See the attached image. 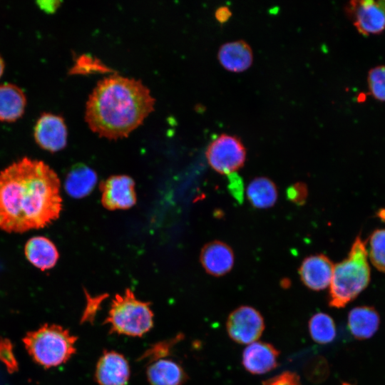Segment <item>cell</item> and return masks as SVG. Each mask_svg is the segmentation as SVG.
Segmentation results:
<instances>
[{
  "label": "cell",
  "instance_id": "6da1fadb",
  "mask_svg": "<svg viewBox=\"0 0 385 385\" xmlns=\"http://www.w3.org/2000/svg\"><path fill=\"white\" fill-rule=\"evenodd\" d=\"M61 182L42 160L28 157L0 171V229L21 233L45 227L62 210Z\"/></svg>",
  "mask_w": 385,
  "mask_h": 385
},
{
  "label": "cell",
  "instance_id": "7a4b0ae2",
  "mask_svg": "<svg viewBox=\"0 0 385 385\" xmlns=\"http://www.w3.org/2000/svg\"><path fill=\"white\" fill-rule=\"evenodd\" d=\"M155 99L141 82L117 74L97 83L86 105L85 119L101 137H127L154 110Z\"/></svg>",
  "mask_w": 385,
  "mask_h": 385
},
{
  "label": "cell",
  "instance_id": "3957f363",
  "mask_svg": "<svg viewBox=\"0 0 385 385\" xmlns=\"http://www.w3.org/2000/svg\"><path fill=\"white\" fill-rule=\"evenodd\" d=\"M366 242L356 237L346 258L334 265L329 284V305L343 308L354 299L370 281Z\"/></svg>",
  "mask_w": 385,
  "mask_h": 385
},
{
  "label": "cell",
  "instance_id": "277c9868",
  "mask_svg": "<svg viewBox=\"0 0 385 385\" xmlns=\"http://www.w3.org/2000/svg\"><path fill=\"white\" fill-rule=\"evenodd\" d=\"M77 339L62 326L45 324L27 332L23 342L32 359L48 369L65 364L72 357L76 351Z\"/></svg>",
  "mask_w": 385,
  "mask_h": 385
},
{
  "label": "cell",
  "instance_id": "5b68a950",
  "mask_svg": "<svg viewBox=\"0 0 385 385\" xmlns=\"http://www.w3.org/2000/svg\"><path fill=\"white\" fill-rule=\"evenodd\" d=\"M103 324L113 334L141 337L154 326V313L150 302L138 299L127 288L123 294H116L111 300Z\"/></svg>",
  "mask_w": 385,
  "mask_h": 385
},
{
  "label": "cell",
  "instance_id": "8992f818",
  "mask_svg": "<svg viewBox=\"0 0 385 385\" xmlns=\"http://www.w3.org/2000/svg\"><path fill=\"white\" fill-rule=\"evenodd\" d=\"M205 155L214 170L228 175L236 173L244 165L246 149L239 138L223 133L209 144Z\"/></svg>",
  "mask_w": 385,
  "mask_h": 385
},
{
  "label": "cell",
  "instance_id": "52a82bcc",
  "mask_svg": "<svg viewBox=\"0 0 385 385\" xmlns=\"http://www.w3.org/2000/svg\"><path fill=\"white\" fill-rule=\"evenodd\" d=\"M226 329L229 337L241 344L256 342L265 330V321L260 312L250 306H240L228 316Z\"/></svg>",
  "mask_w": 385,
  "mask_h": 385
},
{
  "label": "cell",
  "instance_id": "ba28073f",
  "mask_svg": "<svg viewBox=\"0 0 385 385\" xmlns=\"http://www.w3.org/2000/svg\"><path fill=\"white\" fill-rule=\"evenodd\" d=\"M346 11L360 34L376 35L385 30V1H351Z\"/></svg>",
  "mask_w": 385,
  "mask_h": 385
},
{
  "label": "cell",
  "instance_id": "9c48e42d",
  "mask_svg": "<svg viewBox=\"0 0 385 385\" xmlns=\"http://www.w3.org/2000/svg\"><path fill=\"white\" fill-rule=\"evenodd\" d=\"M101 203L109 210H126L136 203L135 182L125 175L108 178L100 185Z\"/></svg>",
  "mask_w": 385,
  "mask_h": 385
},
{
  "label": "cell",
  "instance_id": "30bf717a",
  "mask_svg": "<svg viewBox=\"0 0 385 385\" xmlns=\"http://www.w3.org/2000/svg\"><path fill=\"white\" fill-rule=\"evenodd\" d=\"M36 143L51 153L63 149L67 144V128L64 119L58 115L44 113L38 118L34 129Z\"/></svg>",
  "mask_w": 385,
  "mask_h": 385
},
{
  "label": "cell",
  "instance_id": "8fae6325",
  "mask_svg": "<svg viewBox=\"0 0 385 385\" xmlns=\"http://www.w3.org/2000/svg\"><path fill=\"white\" fill-rule=\"evenodd\" d=\"M131 374L126 357L115 350H104L98 358L94 379L98 385H128Z\"/></svg>",
  "mask_w": 385,
  "mask_h": 385
},
{
  "label": "cell",
  "instance_id": "7c38bea8",
  "mask_svg": "<svg viewBox=\"0 0 385 385\" xmlns=\"http://www.w3.org/2000/svg\"><path fill=\"white\" fill-rule=\"evenodd\" d=\"M334 265L326 255H313L303 260L299 268V274L307 287L320 291L329 287Z\"/></svg>",
  "mask_w": 385,
  "mask_h": 385
},
{
  "label": "cell",
  "instance_id": "4fadbf2b",
  "mask_svg": "<svg viewBox=\"0 0 385 385\" xmlns=\"http://www.w3.org/2000/svg\"><path fill=\"white\" fill-rule=\"evenodd\" d=\"M279 351L271 344L252 342L244 349L242 363L244 368L252 374H264L278 366Z\"/></svg>",
  "mask_w": 385,
  "mask_h": 385
},
{
  "label": "cell",
  "instance_id": "5bb4252c",
  "mask_svg": "<svg viewBox=\"0 0 385 385\" xmlns=\"http://www.w3.org/2000/svg\"><path fill=\"white\" fill-rule=\"evenodd\" d=\"M200 260L207 273L220 277L227 274L232 269L235 256L227 244L214 240L202 248Z\"/></svg>",
  "mask_w": 385,
  "mask_h": 385
},
{
  "label": "cell",
  "instance_id": "9a60e30c",
  "mask_svg": "<svg viewBox=\"0 0 385 385\" xmlns=\"http://www.w3.org/2000/svg\"><path fill=\"white\" fill-rule=\"evenodd\" d=\"M145 376L150 385H184L188 379L183 366L169 357L148 364Z\"/></svg>",
  "mask_w": 385,
  "mask_h": 385
},
{
  "label": "cell",
  "instance_id": "2e32d148",
  "mask_svg": "<svg viewBox=\"0 0 385 385\" xmlns=\"http://www.w3.org/2000/svg\"><path fill=\"white\" fill-rule=\"evenodd\" d=\"M217 58L225 69L230 72L240 73L251 66L253 53L247 42L238 40L222 45L218 51Z\"/></svg>",
  "mask_w": 385,
  "mask_h": 385
},
{
  "label": "cell",
  "instance_id": "e0dca14e",
  "mask_svg": "<svg viewBox=\"0 0 385 385\" xmlns=\"http://www.w3.org/2000/svg\"><path fill=\"white\" fill-rule=\"evenodd\" d=\"M24 254L27 260L41 271L53 268L59 257L55 244L43 236L30 238L25 245Z\"/></svg>",
  "mask_w": 385,
  "mask_h": 385
},
{
  "label": "cell",
  "instance_id": "ac0fdd59",
  "mask_svg": "<svg viewBox=\"0 0 385 385\" xmlns=\"http://www.w3.org/2000/svg\"><path fill=\"white\" fill-rule=\"evenodd\" d=\"M379 324V314L372 307H356L349 312L348 328L357 339L371 337L378 330Z\"/></svg>",
  "mask_w": 385,
  "mask_h": 385
},
{
  "label": "cell",
  "instance_id": "d6986e66",
  "mask_svg": "<svg viewBox=\"0 0 385 385\" xmlns=\"http://www.w3.org/2000/svg\"><path fill=\"white\" fill-rule=\"evenodd\" d=\"M26 98L23 90L12 83L0 84V121L11 123L24 113Z\"/></svg>",
  "mask_w": 385,
  "mask_h": 385
},
{
  "label": "cell",
  "instance_id": "ffe728a7",
  "mask_svg": "<svg viewBox=\"0 0 385 385\" xmlns=\"http://www.w3.org/2000/svg\"><path fill=\"white\" fill-rule=\"evenodd\" d=\"M96 172L84 164L73 165L67 173L64 188L71 197L79 199L89 195L97 183Z\"/></svg>",
  "mask_w": 385,
  "mask_h": 385
},
{
  "label": "cell",
  "instance_id": "44dd1931",
  "mask_svg": "<svg viewBox=\"0 0 385 385\" xmlns=\"http://www.w3.org/2000/svg\"><path fill=\"white\" fill-rule=\"evenodd\" d=\"M246 195L253 207L259 209L268 208L273 206L277 200V186L268 178L257 177L248 184Z\"/></svg>",
  "mask_w": 385,
  "mask_h": 385
},
{
  "label": "cell",
  "instance_id": "7402d4cb",
  "mask_svg": "<svg viewBox=\"0 0 385 385\" xmlns=\"http://www.w3.org/2000/svg\"><path fill=\"white\" fill-rule=\"evenodd\" d=\"M308 326L312 339L318 344L330 343L336 337L335 323L326 313L318 312L314 314L310 318Z\"/></svg>",
  "mask_w": 385,
  "mask_h": 385
},
{
  "label": "cell",
  "instance_id": "603a6c76",
  "mask_svg": "<svg viewBox=\"0 0 385 385\" xmlns=\"http://www.w3.org/2000/svg\"><path fill=\"white\" fill-rule=\"evenodd\" d=\"M184 337V334L180 332L171 338L152 344L139 356L138 361H146L148 364L158 359L168 358L172 354L175 345Z\"/></svg>",
  "mask_w": 385,
  "mask_h": 385
},
{
  "label": "cell",
  "instance_id": "cb8c5ba5",
  "mask_svg": "<svg viewBox=\"0 0 385 385\" xmlns=\"http://www.w3.org/2000/svg\"><path fill=\"white\" fill-rule=\"evenodd\" d=\"M367 254L372 265L380 272H385V229L376 230L371 234Z\"/></svg>",
  "mask_w": 385,
  "mask_h": 385
},
{
  "label": "cell",
  "instance_id": "d4e9b609",
  "mask_svg": "<svg viewBox=\"0 0 385 385\" xmlns=\"http://www.w3.org/2000/svg\"><path fill=\"white\" fill-rule=\"evenodd\" d=\"M370 94L376 100L385 102V66L371 68L367 75Z\"/></svg>",
  "mask_w": 385,
  "mask_h": 385
},
{
  "label": "cell",
  "instance_id": "484cf974",
  "mask_svg": "<svg viewBox=\"0 0 385 385\" xmlns=\"http://www.w3.org/2000/svg\"><path fill=\"white\" fill-rule=\"evenodd\" d=\"M111 71L98 59L88 55H82L76 58L71 68L70 74H89L94 72L106 73Z\"/></svg>",
  "mask_w": 385,
  "mask_h": 385
},
{
  "label": "cell",
  "instance_id": "4316f807",
  "mask_svg": "<svg viewBox=\"0 0 385 385\" xmlns=\"http://www.w3.org/2000/svg\"><path fill=\"white\" fill-rule=\"evenodd\" d=\"M106 297L102 294L96 297H91L86 293V304L81 317V323L93 324L96 316L101 308L102 301Z\"/></svg>",
  "mask_w": 385,
  "mask_h": 385
},
{
  "label": "cell",
  "instance_id": "83f0119b",
  "mask_svg": "<svg viewBox=\"0 0 385 385\" xmlns=\"http://www.w3.org/2000/svg\"><path fill=\"white\" fill-rule=\"evenodd\" d=\"M262 385H302V383L296 372L285 371L263 381Z\"/></svg>",
  "mask_w": 385,
  "mask_h": 385
},
{
  "label": "cell",
  "instance_id": "f1b7e54d",
  "mask_svg": "<svg viewBox=\"0 0 385 385\" xmlns=\"http://www.w3.org/2000/svg\"><path fill=\"white\" fill-rule=\"evenodd\" d=\"M286 195L289 200L298 205H302L306 202L308 196L307 186L304 183H295L288 187Z\"/></svg>",
  "mask_w": 385,
  "mask_h": 385
},
{
  "label": "cell",
  "instance_id": "f546056e",
  "mask_svg": "<svg viewBox=\"0 0 385 385\" xmlns=\"http://www.w3.org/2000/svg\"><path fill=\"white\" fill-rule=\"evenodd\" d=\"M0 361L6 366L9 371H14L16 370L17 364L12 351V346L7 339L0 341Z\"/></svg>",
  "mask_w": 385,
  "mask_h": 385
},
{
  "label": "cell",
  "instance_id": "4dcf8cb0",
  "mask_svg": "<svg viewBox=\"0 0 385 385\" xmlns=\"http://www.w3.org/2000/svg\"><path fill=\"white\" fill-rule=\"evenodd\" d=\"M228 176L229 190L238 202H242L243 200L244 188L240 177L236 173L228 175Z\"/></svg>",
  "mask_w": 385,
  "mask_h": 385
},
{
  "label": "cell",
  "instance_id": "1f68e13d",
  "mask_svg": "<svg viewBox=\"0 0 385 385\" xmlns=\"http://www.w3.org/2000/svg\"><path fill=\"white\" fill-rule=\"evenodd\" d=\"M37 6L43 11L48 14L54 13L59 7L61 1H38Z\"/></svg>",
  "mask_w": 385,
  "mask_h": 385
},
{
  "label": "cell",
  "instance_id": "d6a6232c",
  "mask_svg": "<svg viewBox=\"0 0 385 385\" xmlns=\"http://www.w3.org/2000/svg\"><path fill=\"white\" fill-rule=\"evenodd\" d=\"M232 16V12L227 6H220L215 11V18L221 24L227 22Z\"/></svg>",
  "mask_w": 385,
  "mask_h": 385
},
{
  "label": "cell",
  "instance_id": "836d02e7",
  "mask_svg": "<svg viewBox=\"0 0 385 385\" xmlns=\"http://www.w3.org/2000/svg\"><path fill=\"white\" fill-rule=\"evenodd\" d=\"M4 68H5L4 61L0 55V78L1 77L4 73Z\"/></svg>",
  "mask_w": 385,
  "mask_h": 385
},
{
  "label": "cell",
  "instance_id": "e575fe53",
  "mask_svg": "<svg viewBox=\"0 0 385 385\" xmlns=\"http://www.w3.org/2000/svg\"><path fill=\"white\" fill-rule=\"evenodd\" d=\"M379 217L384 222H385V209H381L378 212Z\"/></svg>",
  "mask_w": 385,
  "mask_h": 385
},
{
  "label": "cell",
  "instance_id": "d590c367",
  "mask_svg": "<svg viewBox=\"0 0 385 385\" xmlns=\"http://www.w3.org/2000/svg\"><path fill=\"white\" fill-rule=\"evenodd\" d=\"M342 385H351V384H349V383H346V382H344V383H342Z\"/></svg>",
  "mask_w": 385,
  "mask_h": 385
}]
</instances>
